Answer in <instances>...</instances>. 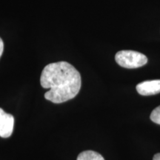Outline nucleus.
Returning a JSON list of instances; mask_svg holds the SVG:
<instances>
[{"instance_id":"f257e3e1","label":"nucleus","mask_w":160,"mask_h":160,"mask_svg":"<svg viewBox=\"0 0 160 160\" xmlns=\"http://www.w3.org/2000/svg\"><path fill=\"white\" fill-rule=\"evenodd\" d=\"M40 84L45 89V98L59 104L77 97L81 89L79 72L67 62H58L46 65L42 72Z\"/></svg>"},{"instance_id":"f03ea898","label":"nucleus","mask_w":160,"mask_h":160,"mask_svg":"<svg viewBox=\"0 0 160 160\" xmlns=\"http://www.w3.org/2000/svg\"><path fill=\"white\" fill-rule=\"evenodd\" d=\"M115 60L121 67L128 69L142 67L148 62V58L145 55L134 51L117 52L115 56Z\"/></svg>"},{"instance_id":"7ed1b4c3","label":"nucleus","mask_w":160,"mask_h":160,"mask_svg":"<svg viewBox=\"0 0 160 160\" xmlns=\"http://www.w3.org/2000/svg\"><path fill=\"white\" fill-rule=\"evenodd\" d=\"M14 127V117L11 114L5 113L0 108V137L8 138L13 133Z\"/></svg>"},{"instance_id":"20e7f679","label":"nucleus","mask_w":160,"mask_h":160,"mask_svg":"<svg viewBox=\"0 0 160 160\" xmlns=\"http://www.w3.org/2000/svg\"><path fill=\"white\" fill-rule=\"evenodd\" d=\"M137 91L142 96L155 95L160 93V79L148 80L137 85Z\"/></svg>"},{"instance_id":"39448f33","label":"nucleus","mask_w":160,"mask_h":160,"mask_svg":"<svg viewBox=\"0 0 160 160\" xmlns=\"http://www.w3.org/2000/svg\"><path fill=\"white\" fill-rule=\"evenodd\" d=\"M77 160H105V159L97 152L85 151L79 153Z\"/></svg>"},{"instance_id":"423d86ee","label":"nucleus","mask_w":160,"mask_h":160,"mask_svg":"<svg viewBox=\"0 0 160 160\" xmlns=\"http://www.w3.org/2000/svg\"><path fill=\"white\" fill-rule=\"evenodd\" d=\"M151 121L158 125H160V105L152 111L150 116Z\"/></svg>"},{"instance_id":"0eeeda50","label":"nucleus","mask_w":160,"mask_h":160,"mask_svg":"<svg viewBox=\"0 0 160 160\" xmlns=\"http://www.w3.org/2000/svg\"><path fill=\"white\" fill-rule=\"evenodd\" d=\"M4 51V42L2 39L0 38V58H1L2 55Z\"/></svg>"},{"instance_id":"6e6552de","label":"nucleus","mask_w":160,"mask_h":160,"mask_svg":"<svg viewBox=\"0 0 160 160\" xmlns=\"http://www.w3.org/2000/svg\"><path fill=\"white\" fill-rule=\"evenodd\" d=\"M153 160H160V153H157L154 155L153 158Z\"/></svg>"}]
</instances>
